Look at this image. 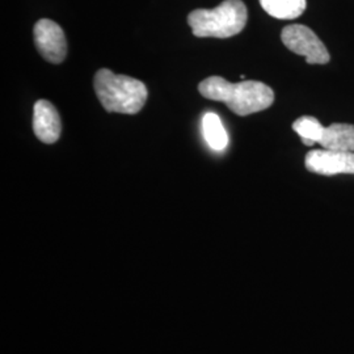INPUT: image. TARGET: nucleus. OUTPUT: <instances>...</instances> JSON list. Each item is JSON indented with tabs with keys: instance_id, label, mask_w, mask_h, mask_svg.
<instances>
[{
	"instance_id": "1",
	"label": "nucleus",
	"mask_w": 354,
	"mask_h": 354,
	"mask_svg": "<svg viewBox=\"0 0 354 354\" xmlns=\"http://www.w3.org/2000/svg\"><path fill=\"white\" fill-rule=\"evenodd\" d=\"M198 91L205 99L225 102L238 115L259 113L274 102L273 89L256 80L234 84L221 76H210L198 84Z\"/></svg>"
},
{
	"instance_id": "2",
	"label": "nucleus",
	"mask_w": 354,
	"mask_h": 354,
	"mask_svg": "<svg viewBox=\"0 0 354 354\" xmlns=\"http://www.w3.org/2000/svg\"><path fill=\"white\" fill-rule=\"evenodd\" d=\"M93 88L104 109L109 113L137 114L149 96L145 83L130 76L115 75L108 68L96 73Z\"/></svg>"
},
{
	"instance_id": "3",
	"label": "nucleus",
	"mask_w": 354,
	"mask_h": 354,
	"mask_svg": "<svg viewBox=\"0 0 354 354\" xmlns=\"http://www.w3.org/2000/svg\"><path fill=\"white\" fill-rule=\"evenodd\" d=\"M248 11L241 0H225L214 10H194L188 24L196 37L230 38L247 26Z\"/></svg>"
},
{
	"instance_id": "4",
	"label": "nucleus",
	"mask_w": 354,
	"mask_h": 354,
	"mask_svg": "<svg viewBox=\"0 0 354 354\" xmlns=\"http://www.w3.org/2000/svg\"><path fill=\"white\" fill-rule=\"evenodd\" d=\"M281 39L289 50L306 57L308 64H326L330 61L326 45L308 26L302 24L285 26Z\"/></svg>"
},
{
	"instance_id": "5",
	"label": "nucleus",
	"mask_w": 354,
	"mask_h": 354,
	"mask_svg": "<svg viewBox=\"0 0 354 354\" xmlns=\"http://www.w3.org/2000/svg\"><path fill=\"white\" fill-rule=\"evenodd\" d=\"M35 44L38 53L50 64L64 62L67 42L64 29L49 19H41L35 26Z\"/></svg>"
},
{
	"instance_id": "6",
	"label": "nucleus",
	"mask_w": 354,
	"mask_h": 354,
	"mask_svg": "<svg viewBox=\"0 0 354 354\" xmlns=\"http://www.w3.org/2000/svg\"><path fill=\"white\" fill-rule=\"evenodd\" d=\"M304 165L307 171L323 176L354 175V152L313 150L306 155Z\"/></svg>"
},
{
	"instance_id": "7",
	"label": "nucleus",
	"mask_w": 354,
	"mask_h": 354,
	"mask_svg": "<svg viewBox=\"0 0 354 354\" xmlns=\"http://www.w3.org/2000/svg\"><path fill=\"white\" fill-rule=\"evenodd\" d=\"M33 131L42 143H55L61 137V117L48 100H38L33 109Z\"/></svg>"
},
{
	"instance_id": "8",
	"label": "nucleus",
	"mask_w": 354,
	"mask_h": 354,
	"mask_svg": "<svg viewBox=\"0 0 354 354\" xmlns=\"http://www.w3.org/2000/svg\"><path fill=\"white\" fill-rule=\"evenodd\" d=\"M319 145L326 150L354 152V125L332 124L326 127Z\"/></svg>"
},
{
	"instance_id": "9",
	"label": "nucleus",
	"mask_w": 354,
	"mask_h": 354,
	"mask_svg": "<svg viewBox=\"0 0 354 354\" xmlns=\"http://www.w3.org/2000/svg\"><path fill=\"white\" fill-rule=\"evenodd\" d=\"M268 15L279 20H292L306 11V0H259Z\"/></svg>"
},
{
	"instance_id": "10",
	"label": "nucleus",
	"mask_w": 354,
	"mask_h": 354,
	"mask_svg": "<svg viewBox=\"0 0 354 354\" xmlns=\"http://www.w3.org/2000/svg\"><path fill=\"white\" fill-rule=\"evenodd\" d=\"M203 137L215 151H223L228 145V136L218 114L209 112L203 118Z\"/></svg>"
},
{
	"instance_id": "11",
	"label": "nucleus",
	"mask_w": 354,
	"mask_h": 354,
	"mask_svg": "<svg viewBox=\"0 0 354 354\" xmlns=\"http://www.w3.org/2000/svg\"><path fill=\"white\" fill-rule=\"evenodd\" d=\"M292 130L301 137L306 146L311 147L315 143H320L326 127L315 117L304 115L292 124Z\"/></svg>"
}]
</instances>
